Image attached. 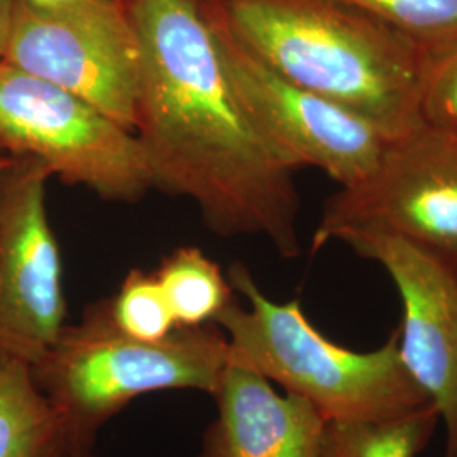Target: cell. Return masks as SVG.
Segmentation results:
<instances>
[{"mask_svg":"<svg viewBox=\"0 0 457 457\" xmlns=\"http://www.w3.org/2000/svg\"><path fill=\"white\" fill-rule=\"evenodd\" d=\"M129 9L141 46L134 132L153 187L192 200L222 237L264 236L296 258L295 171L236 96L198 0H129Z\"/></svg>","mask_w":457,"mask_h":457,"instance_id":"cell-1","label":"cell"},{"mask_svg":"<svg viewBox=\"0 0 457 457\" xmlns=\"http://www.w3.org/2000/svg\"><path fill=\"white\" fill-rule=\"evenodd\" d=\"M262 63L373 122L390 139L419 128L425 46L339 0H215Z\"/></svg>","mask_w":457,"mask_h":457,"instance_id":"cell-2","label":"cell"},{"mask_svg":"<svg viewBox=\"0 0 457 457\" xmlns=\"http://www.w3.org/2000/svg\"><path fill=\"white\" fill-rule=\"evenodd\" d=\"M228 281L247 300L234 298L215 319L230 360L302 396L327 422L388 420L432 403L402 360L398 328L379 349L356 353L312 326L298 300H270L243 262H232Z\"/></svg>","mask_w":457,"mask_h":457,"instance_id":"cell-3","label":"cell"},{"mask_svg":"<svg viewBox=\"0 0 457 457\" xmlns=\"http://www.w3.org/2000/svg\"><path fill=\"white\" fill-rule=\"evenodd\" d=\"M230 360L224 330L212 324L179 327L162 341H139L115 326L111 298L85 307L66 324L46 356L31 366L36 386L83 441L134 398L166 390L213 395Z\"/></svg>","mask_w":457,"mask_h":457,"instance_id":"cell-4","label":"cell"},{"mask_svg":"<svg viewBox=\"0 0 457 457\" xmlns=\"http://www.w3.org/2000/svg\"><path fill=\"white\" fill-rule=\"evenodd\" d=\"M0 147L33 156L53 177L112 202L153 188L136 132L63 88L0 62Z\"/></svg>","mask_w":457,"mask_h":457,"instance_id":"cell-5","label":"cell"},{"mask_svg":"<svg viewBox=\"0 0 457 457\" xmlns=\"http://www.w3.org/2000/svg\"><path fill=\"white\" fill-rule=\"evenodd\" d=\"M134 131L141 46L129 0H14L4 60Z\"/></svg>","mask_w":457,"mask_h":457,"instance_id":"cell-6","label":"cell"},{"mask_svg":"<svg viewBox=\"0 0 457 457\" xmlns=\"http://www.w3.org/2000/svg\"><path fill=\"white\" fill-rule=\"evenodd\" d=\"M400 237L457 270V146L420 124L390 139L375 168L324 205L312 253L347 232Z\"/></svg>","mask_w":457,"mask_h":457,"instance_id":"cell-7","label":"cell"},{"mask_svg":"<svg viewBox=\"0 0 457 457\" xmlns=\"http://www.w3.org/2000/svg\"><path fill=\"white\" fill-rule=\"evenodd\" d=\"M219 41L228 80L279 162L322 170L341 187L362 180L390 143L373 122L288 82L234 36L215 0H198Z\"/></svg>","mask_w":457,"mask_h":457,"instance_id":"cell-8","label":"cell"},{"mask_svg":"<svg viewBox=\"0 0 457 457\" xmlns=\"http://www.w3.org/2000/svg\"><path fill=\"white\" fill-rule=\"evenodd\" d=\"M48 166L11 156L0 171V361L29 368L66 327L63 262L49 222Z\"/></svg>","mask_w":457,"mask_h":457,"instance_id":"cell-9","label":"cell"},{"mask_svg":"<svg viewBox=\"0 0 457 457\" xmlns=\"http://www.w3.org/2000/svg\"><path fill=\"white\" fill-rule=\"evenodd\" d=\"M339 243L376 262L403 305L400 354L445 425V457H457V270L407 241L381 232H347Z\"/></svg>","mask_w":457,"mask_h":457,"instance_id":"cell-10","label":"cell"},{"mask_svg":"<svg viewBox=\"0 0 457 457\" xmlns=\"http://www.w3.org/2000/svg\"><path fill=\"white\" fill-rule=\"evenodd\" d=\"M212 396L217 419L198 457H324L322 413L302 396L275 392L243 362L228 360Z\"/></svg>","mask_w":457,"mask_h":457,"instance_id":"cell-11","label":"cell"},{"mask_svg":"<svg viewBox=\"0 0 457 457\" xmlns=\"http://www.w3.org/2000/svg\"><path fill=\"white\" fill-rule=\"evenodd\" d=\"M92 449L36 386L28 364L0 361V457H80Z\"/></svg>","mask_w":457,"mask_h":457,"instance_id":"cell-12","label":"cell"},{"mask_svg":"<svg viewBox=\"0 0 457 457\" xmlns=\"http://www.w3.org/2000/svg\"><path fill=\"white\" fill-rule=\"evenodd\" d=\"M154 277L179 327L212 324L236 298L220 266L194 245H183L170 253Z\"/></svg>","mask_w":457,"mask_h":457,"instance_id":"cell-13","label":"cell"},{"mask_svg":"<svg viewBox=\"0 0 457 457\" xmlns=\"http://www.w3.org/2000/svg\"><path fill=\"white\" fill-rule=\"evenodd\" d=\"M434 403L378 422H327L324 457H415L439 422Z\"/></svg>","mask_w":457,"mask_h":457,"instance_id":"cell-14","label":"cell"},{"mask_svg":"<svg viewBox=\"0 0 457 457\" xmlns=\"http://www.w3.org/2000/svg\"><path fill=\"white\" fill-rule=\"evenodd\" d=\"M111 312L115 326L139 341H162L179 328L154 273L137 268L126 275L111 298Z\"/></svg>","mask_w":457,"mask_h":457,"instance_id":"cell-15","label":"cell"},{"mask_svg":"<svg viewBox=\"0 0 457 457\" xmlns=\"http://www.w3.org/2000/svg\"><path fill=\"white\" fill-rule=\"evenodd\" d=\"M376 17L422 46L457 36V0H339Z\"/></svg>","mask_w":457,"mask_h":457,"instance_id":"cell-16","label":"cell"},{"mask_svg":"<svg viewBox=\"0 0 457 457\" xmlns=\"http://www.w3.org/2000/svg\"><path fill=\"white\" fill-rule=\"evenodd\" d=\"M419 114L424 126L457 146V36L425 46Z\"/></svg>","mask_w":457,"mask_h":457,"instance_id":"cell-17","label":"cell"},{"mask_svg":"<svg viewBox=\"0 0 457 457\" xmlns=\"http://www.w3.org/2000/svg\"><path fill=\"white\" fill-rule=\"evenodd\" d=\"M12 11H14V0H0V62L4 60L9 36H11Z\"/></svg>","mask_w":457,"mask_h":457,"instance_id":"cell-18","label":"cell"},{"mask_svg":"<svg viewBox=\"0 0 457 457\" xmlns=\"http://www.w3.org/2000/svg\"><path fill=\"white\" fill-rule=\"evenodd\" d=\"M9 162H11V154H7V153L0 147V171H2V168L9 163Z\"/></svg>","mask_w":457,"mask_h":457,"instance_id":"cell-19","label":"cell"},{"mask_svg":"<svg viewBox=\"0 0 457 457\" xmlns=\"http://www.w3.org/2000/svg\"><path fill=\"white\" fill-rule=\"evenodd\" d=\"M36 4H58V2H65V0H31Z\"/></svg>","mask_w":457,"mask_h":457,"instance_id":"cell-20","label":"cell"},{"mask_svg":"<svg viewBox=\"0 0 457 457\" xmlns=\"http://www.w3.org/2000/svg\"><path fill=\"white\" fill-rule=\"evenodd\" d=\"M80 457H97L94 453H87V454H82Z\"/></svg>","mask_w":457,"mask_h":457,"instance_id":"cell-21","label":"cell"}]
</instances>
